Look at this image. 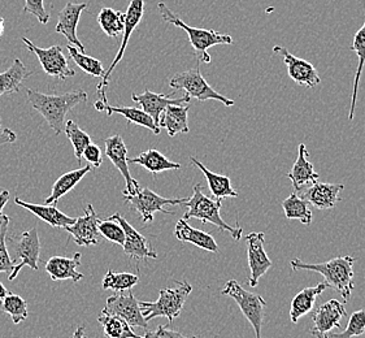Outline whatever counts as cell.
Masks as SVG:
<instances>
[{"label": "cell", "mask_w": 365, "mask_h": 338, "mask_svg": "<svg viewBox=\"0 0 365 338\" xmlns=\"http://www.w3.org/2000/svg\"><path fill=\"white\" fill-rule=\"evenodd\" d=\"M28 101L34 110L38 111L55 134H60L66 129V118L68 112L77 104L88 102V93L83 90L69 91L64 94H43L37 90H26Z\"/></svg>", "instance_id": "obj_1"}, {"label": "cell", "mask_w": 365, "mask_h": 338, "mask_svg": "<svg viewBox=\"0 0 365 338\" xmlns=\"http://www.w3.org/2000/svg\"><path fill=\"white\" fill-rule=\"evenodd\" d=\"M355 257H338L334 259H330L325 263H316V265H309L302 262L298 257H294L290 265L294 271H314V272L320 273L325 279V284L329 287L336 289V292L344 298V302L350 299L351 295L354 292V265H355Z\"/></svg>", "instance_id": "obj_2"}, {"label": "cell", "mask_w": 365, "mask_h": 338, "mask_svg": "<svg viewBox=\"0 0 365 338\" xmlns=\"http://www.w3.org/2000/svg\"><path fill=\"white\" fill-rule=\"evenodd\" d=\"M158 9L160 11L163 21L168 22L175 25L180 29H183L190 39L191 47L195 52L197 61L210 64L212 61L211 55L208 53V48L217 44H233V38L229 34H221L219 31L211 29H200V28H192L182 21L178 16L175 15L170 8L165 3H159Z\"/></svg>", "instance_id": "obj_3"}, {"label": "cell", "mask_w": 365, "mask_h": 338, "mask_svg": "<svg viewBox=\"0 0 365 338\" xmlns=\"http://www.w3.org/2000/svg\"><path fill=\"white\" fill-rule=\"evenodd\" d=\"M182 207H186L187 211L183 215L182 219L189 220V219H197L202 221L203 224H213L217 227L220 230L229 232L235 241H240L242 238L243 229L240 227L237 222L235 227L229 225L225 220L221 217L220 211L222 207V200L221 199H211L207 197L203 190L202 185L197 184L194 186V194L190 198L183 203Z\"/></svg>", "instance_id": "obj_4"}, {"label": "cell", "mask_w": 365, "mask_h": 338, "mask_svg": "<svg viewBox=\"0 0 365 338\" xmlns=\"http://www.w3.org/2000/svg\"><path fill=\"white\" fill-rule=\"evenodd\" d=\"M192 292V287L187 281H177L175 287L161 289L156 302H140L142 314L147 323L154 317H167L169 324L181 315L185 302Z\"/></svg>", "instance_id": "obj_5"}, {"label": "cell", "mask_w": 365, "mask_h": 338, "mask_svg": "<svg viewBox=\"0 0 365 338\" xmlns=\"http://www.w3.org/2000/svg\"><path fill=\"white\" fill-rule=\"evenodd\" d=\"M221 295H227L237 302L242 314L252 325L256 338H262V328L267 309V302L263 297L246 290L235 280L227 281L225 287L221 290Z\"/></svg>", "instance_id": "obj_6"}, {"label": "cell", "mask_w": 365, "mask_h": 338, "mask_svg": "<svg viewBox=\"0 0 365 338\" xmlns=\"http://www.w3.org/2000/svg\"><path fill=\"white\" fill-rule=\"evenodd\" d=\"M169 86L175 90H185L187 96L195 98L199 102L213 99V101H219L220 103L227 107H232L235 104L233 99H229L211 88V85L205 81L199 66L173 76L169 81Z\"/></svg>", "instance_id": "obj_7"}, {"label": "cell", "mask_w": 365, "mask_h": 338, "mask_svg": "<svg viewBox=\"0 0 365 338\" xmlns=\"http://www.w3.org/2000/svg\"><path fill=\"white\" fill-rule=\"evenodd\" d=\"M9 243L14 249L12 262L17 265L14 267V271L9 275V281H14L17 277L24 267H29L33 271L39 268V255H41V241L36 228L29 229L20 235H12Z\"/></svg>", "instance_id": "obj_8"}, {"label": "cell", "mask_w": 365, "mask_h": 338, "mask_svg": "<svg viewBox=\"0 0 365 338\" xmlns=\"http://www.w3.org/2000/svg\"><path fill=\"white\" fill-rule=\"evenodd\" d=\"M143 14H145V0H132L129 7L126 9V14H125L123 42H121V46H120V50L117 52L116 58L112 61L110 68L103 74L102 82L96 88V93H98V96H99V101L104 104H108L106 90H107V86H108L110 74L115 71V68L118 66V63L124 58L126 46L129 43V39L132 37L133 31L137 29L139 22L142 20Z\"/></svg>", "instance_id": "obj_9"}, {"label": "cell", "mask_w": 365, "mask_h": 338, "mask_svg": "<svg viewBox=\"0 0 365 338\" xmlns=\"http://www.w3.org/2000/svg\"><path fill=\"white\" fill-rule=\"evenodd\" d=\"M125 202L129 203L139 213L143 222H151L154 220L156 212H164L172 215V211L165 210L167 206H182L187 198H164L148 188H140L134 195H124Z\"/></svg>", "instance_id": "obj_10"}, {"label": "cell", "mask_w": 365, "mask_h": 338, "mask_svg": "<svg viewBox=\"0 0 365 338\" xmlns=\"http://www.w3.org/2000/svg\"><path fill=\"white\" fill-rule=\"evenodd\" d=\"M22 42L30 51L37 55L41 66L48 76L55 77L60 81H66V78L76 76L74 69L68 64V59L63 53V48L60 46H52L50 48H41L26 37H22Z\"/></svg>", "instance_id": "obj_11"}, {"label": "cell", "mask_w": 365, "mask_h": 338, "mask_svg": "<svg viewBox=\"0 0 365 338\" xmlns=\"http://www.w3.org/2000/svg\"><path fill=\"white\" fill-rule=\"evenodd\" d=\"M247 247V260H249L250 277L249 285L257 287L259 281L272 267V260L265 251V235L259 232H252L246 237Z\"/></svg>", "instance_id": "obj_12"}, {"label": "cell", "mask_w": 365, "mask_h": 338, "mask_svg": "<svg viewBox=\"0 0 365 338\" xmlns=\"http://www.w3.org/2000/svg\"><path fill=\"white\" fill-rule=\"evenodd\" d=\"M102 312L108 314V315L123 317L132 327H139L143 329H147V327H148L146 319L142 314L140 302L134 297L132 292H129L128 295H123V292H121V295L116 293V295L108 297L106 307Z\"/></svg>", "instance_id": "obj_13"}, {"label": "cell", "mask_w": 365, "mask_h": 338, "mask_svg": "<svg viewBox=\"0 0 365 338\" xmlns=\"http://www.w3.org/2000/svg\"><path fill=\"white\" fill-rule=\"evenodd\" d=\"M273 53H279L284 56V63L287 66V74L290 80L295 82L297 85L314 88L322 82L319 72L312 63L297 58L287 48L281 46H274Z\"/></svg>", "instance_id": "obj_14"}, {"label": "cell", "mask_w": 365, "mask_h": 338, "mask_svg": "<svg viewBox=\"0 0 365 338\" xmlns=\"http://www.w3.org/2000/svg\"><path fill=\"white\" fill-rule=\"evenodd\" d=\"M106 155L108 156L112 164L118 169L121 176L124 177L126 188H125L124 195H134L138 193L140 186L138 181L133 178L129 172V163H128V148L125 145L124 140L121 135H110V138L106 140Z\"/></svg>", "instance_id": "obj_15"}, {"label": "cell", "mask_w": 365, "mask_h": 338, "mask_svg": "<svg viewBox=\"0 0 365 338\" xmlns=\"http://www.w3.org/2000/svg\"><path fill=\"white\" fill-rule=\"evenodd\" d=\"M99 222L101 219L96 215L93 205H88L85 210V216L77 217L74 224L66 227V230L72 235L74 242L78 246H93L101 241L99 233Z\"/></svg>", "instance_id": "obj_16"}, {"label": "cell", "mask_w": 365, "mask_h": 338, "mask_svg": "<svg viewBox=\"0 0 365 338\" xmlns=\"http://www.w3.org/2000/svg\"><path fill=\"white\" fill-rule=\"evenodd\" d=\"M110 217L116 220L121 225V228L124 229L125 242L123 247H124L125 254L128 257H132L134 260H138V262L143 259H156L158 257V254L151 247L146 237L137 232V229L133 228L132 225L120 213H115Z\"/></svg>", "instance_id": "obj_17"}, {"label": "cell", "mask_w": 365, "mask_h": 338, "mask_svg": "<svg viewBox=\"0 0 365 338\" xmlns=\"http://www.w3.org/2000/svg\"><path fill=\"white\" fill-rule=\"evenodd\" d=\"M132 99L135 103L140 106V110L145 111L147 115H150L155 124L159 126L161 113L165 111L168 106H185L190 103V96H186L182 98L172 99L165 94H156L150 90H145L143 94H133Z\"/></svg>", "instance_id": "obj_18"}, {"label": "cell", "mask_w": 365, "mask_h": 338, "mask_svg": "<svg viewBox=\"0 0 365 338\" xmlns=\"http://www.w3.org/2000/svg\"><path fill=\"white\" fill-rule=\"evenodd\" d=\"M88 8L86 3H66V7L61 9L58 14V25L55 28L56 33L63 34L66 38L69 44L76 46L81 52L86 51V47L82 44L78 37H77V25L80 22L81 14Z\"/></svg>", "instance_id": "obj_19"}, {"label": "cell", "mask_w": 365, "mask_h": 338, "mask_svg": "<svg viewBox=\"0 0 365 338\" xmlns=\"http://www.w3.org/2000/svg\"><path fill=\"white\" fill-rule=\"evenodd\" d=\"M347 317L342 302L330 299L316 309L312 315L314 331L327 334L334 328H341V320Z\"/></svg>", "instance_id": "obj_20"}, {"label": "cell", "mask_w": 365, "mask_h": 338, "mask_svg": "<svg viewBox=\"0 0 365 338\" xmlns=\"http://www.w3.org/2000/svg\"><path fill=\"white\" fill-rule=\"evenodd\" d=\"M344 189V184H327L317 181L316 184L311 185L302 197L319 210H331L341 200L339 193Z\"/></svg>", "instance_id": "obj_21"}, {"label": "cell", "mask_w": 365, "mask_h": 338, "mask_svg": "<svg viewBox=\"0 0 365 338\" xmlns=\"http://www.w3.org/2000/svg\"><path fill=\"white\" fill-rule=\"evenodd\" d=\"M295 191H302L308 185H314L319 181V175L314 172V164L308 160V151L304 143L298 148V158L294 163L292 170L287 173Z\"/></svg>", "instance_id": "obj_22"}, {"label": "cell", "mask_w": 365, "mask_h": 338, "mask_svg": "<svg viewBox=\"0 0 365 338\" xmlns=\"http://www.w3.org/2000/svg\"><path fill=\"white\" fill-rule=\"evenodd\" d=\"M81 252L74 254L73 257H52L46 263V272L51 277L52 281H66L71 280L78 282L83 279V275L77 271L81 265Z\"/></svg>", "instance_id": "obj_23"}, {"label": "cell", "mask_w": 365, "mask_h": 338, "mask_svg": "<svg viewBox=\"0 0 365 338\" xmlns=\"http://www.w3.org/2000/svg\"><path fill=\"white\" fill-rule=\"evenodd\" d=\"M175 238L182 242L192 243L194 246L200 247L210 252H219V245L215 241L211 235L205 233L203 230L192 228L187 220L180 219L175 224Z\"/></svg>", "instance_id": "obj_24"}, {"label": "cell", "mask_w": 365, "mask_h": 338, "mask_svg": "<svg viewBox=\"0 0 365 338\" xmlns=\"http://www.w3.org/2000/svg\"><path fill=\"white\" fill-rule=\"evenodd\" d=\"M16 205L26 208L28 211L34 213L37 217L44 222H47L48 225H51L53 228H66L68 225H72L76 221V217L66 216V213L61 212L56 206L51 205H34V203H28L24 202L20 198L15 199Z\"/></svg>", "instance_id": "obj_25"}, {"label": "cell", "mask_w": 365, "mask_h": 338, "mask_svg": "<svg viewBox=\"0 0 365 338\" xmlns=\"http://www.w3.org/2000/svg\"><path fill=\"white\" fill-rule=\"evenodd\" d=\"M190 104L186 106H168L161 113L159 128L167 129L169 137H175L180 133H189L187 113Z\"/></svg>", "instance_id": "obj_26"}, {"label": "cell", "mask_w": 365, "mask_h": 338, "mask_svg": "<svg viewBox=\"0 0 365 338\" xmlns=\"http://www.w3.org/2000/svg\"><path fill=\"white\" fill-rule=\"evenodd\" d=\"M94 107H96V111H106L108 116H110L112 113H118V115L124 116L129 123L147 128V129H150L155 134L160 133V128L155 124L153 118L150 115H147L146 112L140 110V108H134V107H110V104H104L101 101H96Z\"/></svg>", "instance_id": "obj_27"}, {"label": "cell", "mask_w": 365, "mask_h": 338, "mask_svg": "<svg viewBox=\"0 0 365 338\" xmlns=\"http://www.w3.org/2000/svg\"><path fill=\"white\" fill-rule=\"evenodd\" d=\"M328 287L325 282H322L314 287H306L295 295L292 298V307H290V319H292V323H298L300 317L307 315L308 312L314 309L316 298L322 295V292H325Z\"/></svg>", "instance_id": "obj_28"}, {"label": "cell", "mask_w": 365, "mask_h": 338, "mask_svg": "<svg viewBox=\"0 0 365 338\" xmlns=\"http://www.w3.org/2000/svg\"><path fill=\"white\" fill-rule=\"evenodd\" d=\"M33 72L28 71L21 60L16 58L14 64L6 72L0 73V98L8 94L19 93L22 88V83L29 78Z\"/></svg>", "instance_id": "obj_29"}, {"label": "cell", "mask_w": 365, "mask_h": 338, "mask_svg": "<svg viewBox=\"0 0 365 338\" xmlns=\"http://www.w3.org/2000/svg\"><path fill=\"white\" fill-rule=\"evenodd\" d=\"M190 162L203 172L213 198L222 200V199L229 198V197H238V193L234 190L233 186H232L230 177L213 173L212 170L205 167V164H202L194 156H191Z\"/></svg>", "instance_id": "obj_30"}, {"label": "cell", "mask_w": 365, "mask_h": 338, "mask_svg": "<svg viewBox=\"0 0 365 338\" xmlns=\"http://www.w3.org/2000/svg\"><path fill=\"white\" fill-rule=\"evenodd\" d=\"M88 172H91L90 164L82 168L74 169L68 172L66 175L58 177L56 183L52 186L51 195L46 199L44 205H56L58 199L63 198L69 191L73 190L77 184L80 183L83 177L88 175Z\"/></svg>", "instance_id": "obj_31"}, {"label": "cell", "mask_w": 365, "mask_h": 338, "mask_svg": "<svg viewBox=\"0 0 365 338\" xmlns=\"http://www.w3.org/2000/svg\"><path fill=\"white\" fill-rule=\"evenodd\" d=\"M129 164H138L140 167L147 169L148 172L158 175L164 170H170V169H180L181 164L178 163L172 162L167 159V156L159 153L158 150H147L145 153L138 155L137 158L133 159H128Z\"/></svg>", "instance_id": "obj_32"}, {"label": "cell", "mask_w": 365, "mask_h": 338, "mask_svg": "<svg viewBox=\"0 0 365 338\" xmlns=\"http://www.w3.org/2000/svg\"><path fill=\"white\" fill-rule=\"evenodd\" d=\"M352 51L358 55L359 66L356 69V76L354 80V90H352V98H351L350 113H349V120H354L355 116V108H356V101H358L359 85H360V77L363 73V68L365 66V15L364 24L360 29L356 31L354 36V41L350 47Z\"/></svg>", "instance_id": "obj_33"}, {"label": "cell", "mask_w": 365, "mask_h": 338, "mask_svg": "<svg viewBox=\"0 0 365 338\" xmlns=\"http://www.w3.org/2000/svg\"><path fill=\"white\" fill-rule=\"evenodd\" d=\"M282 208L289 220H298L304 225L312 222L314 216L309 210V203L297 193H292L282 202Z\"/></svg>", "instance_id": "obj_34"}, {"label": "cell", "mask_w": 365, "mask_h": 338, "mask_svg": "<svg viewBox=\"0 0 365 338\" xmlns=\"http://www.w3.org/2000/svg\"><path fill=\"white\" fill-rule=\"evenodd\" d=\"M98 322L104 329V334L110 338H145L133 331L132 325L123 317L108 315L102 312Z\"/></svg>", "instance_id": "obj_35"}, {"label": "cell", "mask_w": 365, "mask_h": 338, "mask_svg": "<svg viewBox=\"0 0 365 338\" xmlns=\"http://www.w3.org/2000/svg\"><path fill=\"white\" fill-rule=\"evenodd\" d=\"M125 15L112 8H102L98 15V22L103 31L110 38H117L124 31Z\"/></svg>", "instance_id": "obj_36"}, {"label": "cell", "mask_w": 365, "mask_h": 338, "mask_svg": "<svg viewBox=\"0 0 365 338\" xmlns=\"http://www.w3.org/2000/svg\"><path fill=\"white\" fill-rule=\"evenodd\" d=\"M0 311L7 314L15 324H20L28 319V303L20 295L8 293L0 299Z\"/></svg>", "instance_id": "obj_37"}, {"label": "cell", "mask_w": 365, "mask_h": 338, "mask_svg": "<svg viewBox=\"0 0 365 338\" xmlns=\"http://www.w3.org/2000/svg\"><path fill=\"white\" fill-rule=\"evenodd\" d=\"M139 277L133 273H116L112 270H108L107 275L103 279L102 287L104 290H113L116 293L132 290L133 287L138 284Z\"/></svg>", "instance_id": "obj_38"}, {"label": "cell", "mask_w": 365, "mask_h": 338, "mask_svg": "<svg viewBox=\"0 0 365 338\" xmlns=\"http://www.w3.org/2000/svg\"><path fill=\"white\" fill-rule=\"evenodd\" d=\"M66 48L69 51V56L73 59L74 63L80 66L85 73L90 74L93 77H101L102 78L106 71H104L103 64L99 60L85 55L83 52H81L77 47H74L72 44L68 43Z\"/></svg>", "instance_id": "obj_39"}, {"label": "cell", "mask_w": 365, "mask_h": 338, "mask_svg": "<svg viewBox=\"0 0 365 338\" xmlns=\"http://www.w3.org/2000/svg\"><path fill=\"white\" fill-rule=\"evenodd\" d=\"M64 132H66L68 140H71L72 145H73L74 156L81 163L85 148H88L90 143H93L91 137L85 130H82L80 126L74 123L73 120L66 121Z\"/></svg>", "instance_id": "obj_40"}, {"label": "cell", "mask_w": 365, "mask_h": 338, "mask_svg": "<svg viewBox=\"0 0 365 338\" xmlns=\"http://www.w3.org/2000/svg\"><path fill=\"white\" fill-rule=\"evenodd\" d=\"M9 220L11 217L7 215H0V273L12 272L15 267V263L12 262V257H9V252L6 246Z\"/></svg>", "instance_id": "obj_41"}, {"label": "cell", "mask_w": 365, "mask_h": 338, "mask_svg": "<svg viewBox=\"0 0 365 338\" xmlns=\"http://www.w3.org/2000/svg\"><path fill=\"white\" fill-rule=\"evenodd\" d=\"M363 334H365V309H359L351 315L342 333H333L328 338H354Z\"/></svg>", "instance_id": "obj_42"}, {"label": "cell", "mask_w": 365, "mask_h": 338, "mask_svg": "<svg viewBox=\"0 0 365 338\" xmlns=\"http://www.w3.org/2000/svg\"><path fill=\"white\" fill-rule=\"evenodd\" d=\"M99 233L107 241L117 243L120 246H124V229L121 228V225L116 220H113L110 217L106 219V220H101V222H99Z\"/></svg>", "instance_id": "obj_43"}, {"label": "cell", "mask_w": 365, "mask_h": 338, "mask_svg": "<svg viewBox=\"0 0 365 338\" xmlns=\"http://www.w3.org/2000/svg\"><path fill=\"white\" fill-rule=\"evenodd\" d=\"M24 11L30 15L36 16L38 21L43 25H46L51 19V14L44 8L43 0H25Z\"/></svg>", "instance_id": "obj_44"}, {"label": "cell", "mask_w": 365, "mask_h": 338, "mask_svg": "<svg viewBox=\"0 0 365 338\" xmlns=\"http://www.w3.org/2000/svg\"><path fill=\"white\" fill-rule=\"evenodd\" d=\"M145 338H200L197 336H183L181 332L172 331L168 325H159L155 331H148Z\"/></svg>", "instance_id": "obj_45"}, {"label": "cell", "mask_w": 365, "mask_h": 338, "mask_svg": "<svg viewBox=\"0 0 365 338\" xmlns=\"http://www.w3.org/2000/svg\"><path fill=\"white\" fill-rule=\"evenodd\" d=\"M82 159L88 160L90 165L98 168L103 163L102 150L96 143H90L88 148H85V151L82 154Z\"/></svg>", "instance_id": "obj_46"}, {"label": "cell", "mask_w": 365, "mask_h": 338, "mask_svg": "<svg viewBox=\"0 0 365 338\" xmlns=\"http://www.w3.org/2000/svg\"><path fill=\"white\" fill-rule=\"evenodd\" d=\"M16 140H17V135H16L14 130H11L8 128L0 130V146L8 145V143H14Z\"/></svg>", "instance_id": "obj_47"}, {"label": "cell", "mask_w": 365, "mask_h": 338, "mask_svg": "<svg viewBox=\"0 0 365 338\" xmlns=\"http://www.w3.org/2000/svg\"><path fill=\"white\" fill-rule=\"evenodd\" d=\"M8 200H9V191H1L0 193V215H1V211H3L4 206L7 205Z\"/></svg>", "instance_id": "obj_48"}, {"label": "cell", "mask_w": 365, "mask_h": 338, "mask_svg": "<svg viewBox=\"0 0 365 338\" xmlns=\"http://www.w3.org/2000/svg\"><path fill=\"white\" fill-rule=\"evenodd\" d=\"M71 338H86V336H85V327H78V328L74 331Z\"/></svg>", "instance_id": "obj_49"}, {"label": "cell", "mask_w": 365, "mask_h": 338, "mask_svg": "<svg viewBox=\"0 0 365 338\" xmlns=\"http://www.w3.org/2000/svg\"><path fill=\"white\" fill-rule=\"evenodd\" d=\"M8 295V290L7 289H6V287H4V285H3V284H1V282H0V299H1V298H4V297H6V295Z\"/></svg>", "instance_id": "obj_50"}, {"label": "cell", "mask_w": 365, "mask_h": 338, "mask_svg": "<svg viewBox=\"0 0 365 338\" xmlns=\"http://www.w3.org/2000/svg\"><path fill=\"white\" fill-rule=\"evenodd\" d=\"M311 333H312V336L316 338H328L327 334H322V333H320V332L314 331V329H312Z\"/></svg>", "instance_id": "obj_51"}, {"label": "cell", "mask_w": 365, "mask_h": 338, "mask_svg": "<svg viewBox=\"0 0 365 338\" xmlns=\"http://www.w3.org/2000/svg\"><path fill=\"white\" fill-rule=\"evenodd\" d=\"M3 31H4V19L0 16V38H1Z\"/></svg>", "instance_id": "obj_52"}, {"label": "cell", "mask_w": 365, "mask_h": 338, "mask_svg": "<svg viewBox=\"0 0 365 338\" xmlns=\"http://www.w3.org/2000/svg\"><path fill=\"white\" fill-rule=\"evenodd\" d=\"M0 130H1V126H0Z\"/></svg>", "instance_id": "obj_53"}, {"label": "cell", "mask_w": 365, "mask_h": 338, "mask_svg": "<svg viewBox=\"0 0 365 338\" xmlns=\"http://www.w3.org/2000/svg\"><path fill=\"white\" fill-rule=\"evenodd\" d=\"M38 338H41V337H38Z\"/></svg>", "instance_id": "obj_54"}]
</instances>
